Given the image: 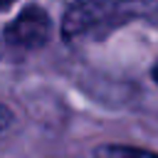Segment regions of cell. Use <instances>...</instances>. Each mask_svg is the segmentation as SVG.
Instances as JSON below:
<instances>
[{
  "label": "cell",
  "mask_w": 158,
  "mask_h": 158,
  "mask_svg": "<svg viewBox=\"0 0 158 158\" xmlns=\"http://www.w3.org/2000/svg\"><path fill=\"white\" fill-rule=\"evenodd\" d=\"M52 32V20L40 5L25 7L5 30V42L17 49H40Z\"/></svg>",
  "instance_id": "cell-1"
},
{
  "label": "cell",
  "mask_w": 158,
  "mask_h": 158,
  "mask_svg": "<svg viewBox=\"0 0 158 158\" xmlns=\"http://www.w3.org/2000/svg\"><path fill=\"white\" fill-rule=\"evenodd\" d=\"M111 12H116V0H74L64 15V25H62L64 37L74 40L84 35L86 30L104 22Z\"/></svg>",
  "instance_id": "cell-2"
},
{
  "label": "cell",
  "mask_w": 158,
  "mask_h": 158,
  "mask_svg": "<svg viewBox=\"0 0 158 158\" xmlns=\"http://www.w3.org/2000/svg\"><path fill=\"white\" fill-rule=\"evenodd\" d=\"M118 20H148L158 22V0H116V12Z\"/></svg>",
  "instance_id": "cell-3"
},
{
  "label": "cell",
  "mask_w": 158,
  "mask_h": 158,
  "mask_svg": "<svg viewBox=\"0 0 158 158\" xmlns=\"http://www.w3.org/2000/svg\"><path fill=\"white\" fill-rule=\"evenodd\" d=\"M94 158H158V153L146 151V148H133V146H116L106 143L94 151Z\"/></svg>",
  "instance_id": "cell-4"
},
{
  "label": "cell",
  "mask_w": 158,
  "mask_h": 158,
  "mask_svg": "<svg viewBox=\"0 0 158 158\" xmlns=\"http://www.w3.org/2000/svg\"><path fill=\"white\" fill-rule=\"evenodd\" d=\"M10 121H12V114H10V109H7V106L0 101V131H2V128H5Z\"/></svg>",
  "instance_id": "cell-5"
},
{
  "label": "cell",
  "mask_w": 158,
  "mask_h": 158,
  "mask_svg": "<svg viewBox=\"0 0 158 158\" xmlns=\"http://www.w3.org/2000/svg\"><path fill=\"white\" fill-rule=\"evenodd\" d=\"M153 79H156V84H158V62H156V67H153Z\"/></svg>",
  "instance_id": "cell-6"
},
{
  "label": "cell",
  "mask_w": 158,
  "mask_h": 158,
  "mask_svg": "<svg viewBox=\"0 0 158 158\" xmlns=\"http://www.w3.org/2000/svg\"><path fill=\"white\" fill-rule=\"evenodd\" d=\"M12 0H0V7H5V5H10Z\"/></svg>",
  "instance_id": "cell-7"
}]
</instances>
